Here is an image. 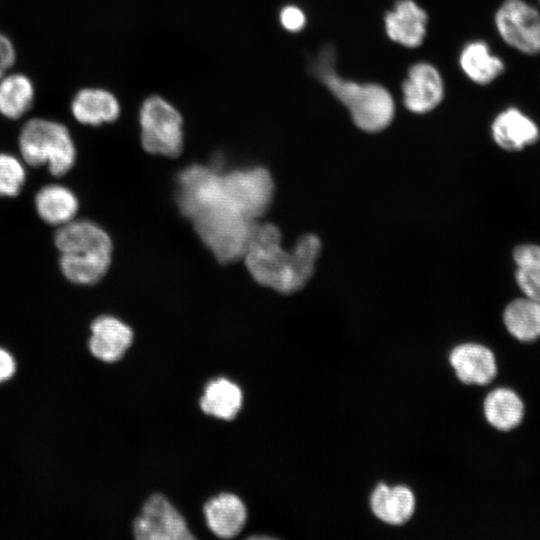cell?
I'll return each mask as SVG.
<instances>
[{
	"label": "cell",
	"mask_w": 540,
	"mask_h": 540,
	"mask_svg": "<svg viewBox=\"0 0 540 540\" xmlns=\"http://www.w3.org/2000/svg\"><path fill=\"white\" fill-rule=\"evenodd\" d=\"M177 187L180 211L221 263L243 258L274 193L272 177L262 167L221 173L192 165L179 174Z\"/></svg>",
	"instance_id": "1"
},
{
	"label": "cell",
	"mask_w": 540,
	"mask_h": 540,
	"mask_svg": "<svg viewBox=\"0 0 540 540\" xmlns=\"http://www.w3.org/2000/svg\"><path fill=\"white\" fill-rule=\"evenodd\" d=\"M320 251V239L313 234L302 236L292 250L286 251L277 226L257 223L243 259L256 282L290 294L303 288L312 277Z\"/></svg>",
	"instance_id": "2"
},
{
	"label": "cell",
	"mask_w": 540,
	"mask_h": 540,
	"mask_svg": "<svg viewBox=\"0 0 540 540\" xmlns=\"http://www.w3.org/2000/svg\"><path fill=\"white\" fill-rule=\"evenodd\" d=\"M333 47L325 46L312 63V72L350 112L354 124L365 132H379L390 125L395 103L390 92L376 83L342 78L335 70Z\"/></svg>",
	"instance_id": "3"
},
{
	"label": "cell",
	"mask_w": 540,
	"mask_h": 540,
	"mask_svg": "<svg viewBox=\"0 0 540 540\" xmlns=\"http://www.w3.org/2000/svg\"><path fill=\"white\" fill-rule=\"evenodd\" d=\"M54 244L60 253V270L71 283L95 284L110 266L112 241L104 229L92 221L74 219L58 227Z\"/></svg>",
	"instance_id": "4"
},
{
	"label": "cell",
	"mask_w": 540,
	"mask_h": 540,
	"mask_svg": "<svg viewBox=\"0 0 540 540\" xmlns=\"http://www.w3.org/2000/svg\"><path fill=\"white\" fill-rule=\"evenodd\" d=\"M19 151L24 163L45 166L55 177L65 175L76 160V147L67 127L43 118L27 121L19 134Z\"/></svg>",
	"instance_id": "5"
},
{
	"label": "cell",
	"mask_w": 540,
	"mask_h": 540,
	"mask_svg": "<svg viewBox=\"0 0 540 540\" xmlns=\"http://www.w3.org/2000/svg\"><path fill=\"white\" fill-rule=\"evenodd\" d=\"M142 147L151 154L177 157L184 145L183 118L159 95L145 98L139 109Z\"/></svg>",
	"instance_id": "6"
},
{
	"label": "cell",
	"mask_w": 540,
	"mask_h": 540,
	"mask_svg": "<svg viewBox=\"0 0 540 540\" xmlns=\"http://www.w3.org/2000/svg\"><path fill=\"white\" fill-rule=\"evenodd\" d=\"M132 532L138 540H188L195 537L180 511L161 493L144 502L133 521Z\"/></svg>",
	"instance_id": "7"
},
{
	"label": "cell",
	"mask_w": 540,
	"mask_h": 540,
	"mask_svg": "<svg viewBox=\"0 0 540 540\" xmlns=\"http://www.w3.org/2000/svg\"><path fill=\"white\" fill-rule=\"evenodd\" d=\"M503 41L519 52L540 53V11L524 0H505L495 14Z\"/></svg>",
	"instance_id": "8"
},
{
	"label": "cell",
	"mask_w": 540,
	"mask_h": 540,
	"mask_svg": "<svg viewBox=\"0 0 540 540\" xmlns=\"http://www.w3.org/2000/svg\"><path fill=\"white\" fill-rule=\"evenodd\" d=\"M402 95L403 103L409 111L417 114L432 111L444 96L440 72L427 62L413 64L402 83Z\"/></svg>",
	"instance_id": "9"
},
{
	"label": "cell",
	"mask_w": 540,
	"mask_h": 540,
	"mask_svg": "<svg viewBox=\"0 0 540 540\" xmlns=\"http://www.w3.org/2000/svg\"><path fill=\"white\" fill-rule=\"evenodd\" d=\"M88 347L91 354L102 362L121 360L133 343V330L117 317L102 315L90 325Z\"/></svg>",
	"instance_id": "10"
},
{
	"label": "cell",
	"mask_w": 540,
	"mask_h": 540,
	"mask_svg": "<svg viewBox=\"0 0 540 540\" xmlns=\"http://www.w3.org/2000/svg\"><path fill=\"white\" fill-rule=\"evenodd\" d=\"M449 362L458 379L466 385H488L498 372L495 354L479 343L456 346L449 355Z\"/></svg>",
	"instance_id": "11"
},
{
	"label": "cell",
	"mask_w": 540,
	"mask_h": 540,
	"mask_svg": "<svg viewBox=\"0 0 540 540\" xmlns=\"http://www.w3.org/2000/svg\"><path fill=\"white\" fill-rule=\"evenodd\" d=\"M427 22L425 10L413 0H398L394 9L384 18L387 36L407 48L422 44L426 36Z\"/></svg>",
	"instance_id": "12"
},
{
	"label": "cell",
	"mask_w": 540,
	"mask_h": 540,
	"mask_svg": "<svg viewBox=\"0 0 540 540\" xmlns=\"http://www.w3.org/2000/svg\"><path fill=\"white\" fill-rule=\"evenodd\" d=\"M203 514L209 530L219 538L236 537L247 521V507L237 495L222 492L208 499Z\"/></svg>",
	"instance_id": "13"
},
{
	"label": "cell",
	"mask_w": 540,
	"mask_h": 540,
	"mask_svg": "<svg viewBox=\"0 0 540 540\" xmlns=\"http://www.w3.org/2000/svg\"><path fill=\"white\" fill-rule=\"evenodd\" d=\"M491 132L496 144L507 151H520L540 137L537 124L516 107L500 112L492 122Z\"/></svg>",
	"instance_id": "14"
},
{
	"label": "cell",
	"mask_w": 540,
	"mask_h": 540,
	"mask_svg": "<svg viewBox=\"0 0 540 540\" xmlns=\"http://www.w3.org/2000/svg\"><path fill=\"white\" fill-rule=\"evenodd\" d=\"M373 514L382 522L402 525L414 514L416 499L413 492L404 485L388 486L380 483L370 496Z\"/></svg>",
	"instance_id": "15"
},
{
	"label": "cell",
	"mask_w": 540,
	"mask_h": 540,
	"mask_svg": "<svg viewBox=\"0 0 540 540\" xmlns=\"http://www.w3.org/2000/svg\"><path fill=\"white\" fill-rule=\"evenodd\" d=\"M71 111L79 123L98 126L115 121L121 107L112 92L102 88H84L74 96Z\"/></svg>",
	"instance_id": "16"
},
{
	"label": "cell",
	"mask_w": 540,
	"mask_h": 540,
	"mask_svg": "<svg viewBox=\"0 0 540 540\" xmlns=\"http://www.w3.org/2000/svg\"><path fill=\"white\" fill-rule=\"evenodd\" d=\"M34 206L42 221L61 227L75 219L79 201L71 189L62 184L52 183L37 191Z\"/></svg>",
	"instance_id": "17"
},
{
	"label": "cell",
	"mask_w": 540,
	"mask_h": 540,
	"mask_svg": "<svg viewBox=\"0 0 540 540\" xmlns=\"http://www.w3.org/2000/svg\"><path fill=\"white\" fill-rule=\"evenodd\" d=\"M483 414L494 429L509 432L519 427L525 417V404L512 388L497 387L483 401Z\"/></svg>",
	"instance_id": "18"
},
{
	"label": "cell",
	"mask_w": 540,
	"mask_h": 540,
	"mask_svg": "<svg viewBox=\"0 0 540 540\" xmlns=\"http://www.w3.org/2000/svg\"><path fill=\"white\" fill-rule=\"evenodd\" d=\"M242 404L243 393L240 386L225 377L210 380L199 400L204 414L226 421L237 416Z\"/></svg>",
	"instance_id": "19"
},
{
	"label": "cell",
	"mask_w": 540,
	"mask_h": 540,
	"mask_svg": "<svg viewBox=\"0 0 540 540\" xmlns=\"http://www.w3.org/2000/svg\"><path fill=\"white\" fill-rule=\"evenodd\" d=\"M459 64L464 74L479 85L491 83L505 70L502 59L494 55L482 40L471 41L463 47Z\"/></svg>",
	"instance_id": "20"
},
{
	"label": "cell",
	"mask_w": 540,
	"mask_h": 540,
	"mask_svg": "<svg viewBox=\"0 0 540 540\" xmlns=\"http://www.w3.org/2000/svg\"><path fill=\"white\" fill-rule=\"evenodd\" d=\"M503 322L509 334L520 342L540 339V303L526 296L511 301L504 309Z\"/></svg>",
	"instance_id": "21"
},
{
	"label": "cell",
	"mask_w": 540,
	"mask_h": 540,
	"mask_svg": "<svg viewBox=\"0 0 540 540\" xmlns=\"http://www.w3.org/2000/svg\"><path fill=\"white\" fill-rule=\"evenodd\" d=\"M34 87L23 74L4 75L0 79V113L9 119L22 117L32 106Z\"/></svg>",
	"instance_id": "22"
},
{
	"label": "cell",
	"mask_w": 540,
	"mask_h": 540,
	"mask_svg": "<svg viewBox=\"0 0 540 540\" xmlns=\"http://www.w3.org/2000/svg\"><path fill=\"white\" fill-rule=\"evenodd\" d=\"M513 258L518 287L526 297L540 303V246L518 245L513 250Z\"/></svg>",
	"instance_id": "23"
},
{
	"label": "cell",
	"mask_w": 540,
	"mask_h": 540,
	"mask_svg": "<svg viewBox=\"0 0 540 540\" xmlns=\"http://www.w3.org/2000/svg\"><path fill=\"white\" fill-rule=\"evenodd\" d=\"M16 156L0 153V196L16 197L21 192L26 181V169Z\"/></svg>",
	"instance_id": "24"
},
{
	"label": "cell",
	"mask_w": 540,
	"mask_h": 540,
	"mask_svg": "<svg viewBox=\"0 0 540 540\" xmlns=\"http://www.w3.org/2000/svg\"><path fill=\"white\" fill-rule=\"evenodd\" d=\"M281 26L289 32H298L306 25V16L304 11L296 5H286L279 13Z\"/></svg>",
	"instance_id": "25"
},
{
	"label": "cell",
	"mask_w": 540,
	"mask_h": 540,
	"mask_svg": "<svg viewBox=\"0 0 540 540\" xmlns=\"http://www.w3.org/2000/svg\"><path fill=\"white\" fill-rule=\"evenodd\" d=\"M16 59V52L12 42L0 33V79L11 68Z\"/></svg>",
	"instance_id": "26"
},
{
	"label": "cell",
	"mask_w": 540,
	"mask_h": 540,
	"mask_svg": "<svg viewBox=\"0 0 540 540\" xmlns=\"http://www.w3.org/2000/svg\"><path fill=\"white\" fill-rule=\"evenodd\" d=\"M16 372V361L13 355L0 347V384L8 381Z\"/></svg>",
	"instance_id": "27"
},
{
	"label": "cell",
	"mask_w": 540,
	"mask_h": 540,
	"mask_svg": "<svg viewBox=\"0 0 540 540\" xmlns=\"http://www.w3.org/2000/svg\"><path fill=\"white\" fill-rule=\"evenodd\" d=\"M538 1H539V3H540V0H538Z\"/></svg>",
	"instance_id": "28"
}]
</instances>
